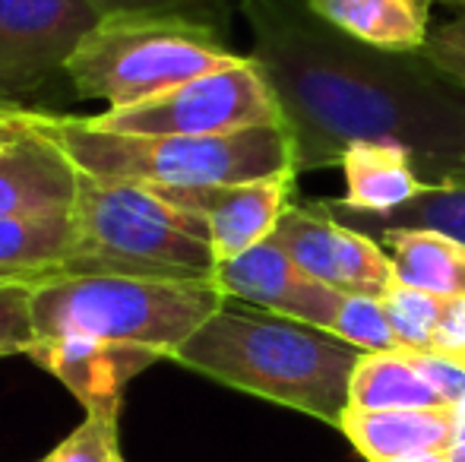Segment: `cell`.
<instances>
[{"instance_id": "1", "label": "cell", "mask_w": 465, "mask_h": 462, "mask_svg": "<svg viewBox=\"0 0 465 462\" xmlns=\"http://www.w3.org/2000/svg\"><path fill=\"white\" fill-rule=\"evenodd\" d=\"M251 61L279 102L298 174L339 165L355 143L405 146L430 187L465 184V83L424 51L342 35L307 0H241Z\"/></svg>"}, {"instance_id": "2", "label": "cell", "mask_w": 465, "mask_h": 462, "mask_svg": "<svg viewBox=\"0 0 465 462\" xmlns=\"http://www.w3.org/2000/svg\"><path fill=\"white\" fill-rule=\"evenodd\" d=\"M361 355L326 329L228 301L172 361L339 428L351 408V374Z\"/></svg>"}, {"instance_id": "3", "label": "cell", "mask_w": 465, "mask_h": 462, "mask_svg": "<svg viewBox=\"0 0 465 462\" xmlns=\"http://www.w3.org/2000/svg\"><path fill=\"white\" fill-rule=\"evenodd\" d=\"M38 130L67 152L76 172L114 184L215 187L294 174V146L285 123L215 136H124L95 127L89 117L29 112Z\"/></svg>"}, {"instance_id": "4", "label": "cell", "mask_w": 465, "mask_h": 462, "mask_svg": "<svg viewBox=\"0 0 465 462\" xmlns=\"http://www.w3.org/2000/svg\"><path fill=\"white\" fill-rule=\"evenodd\" d=\"M74 251L61 276L213 279L215 253L200 216L168 203L143 184H114L80 172Z\"/></svg>"}, {"instance_id": "5", "label": "cell", "mask_w": 465, "mask_h": 462, "mask_svg": "<svg viewBox=\"0 0 465 462\" xmlns=\"http://www.w3.org/2000/svg\"><path fill=\"white\" fill-rule=\"evenodd\" d=\"M228 304L215 279L48 276L32 289L35 339L114 342L174 358Z\"/></svg>"}, {"instance_id": "6", "label": "cell", "mask_w": 465, "mask_h": 462, "mask_svg": "<svg viewBox=\"0 0 465 462\" xmlns=\"http://www.w3.org/2000/svg\"><path fill=\"white\" fill-rule=\"evenodd\" d=\"M213 25L190 19L108 16L98 19L67 61L83 99H102L108 112L140 105L203 74L241 64Z\"/></svg>"}, {"instance_id": "7", "label": "cell", "mask_w": 465, "mask_h": 462, "mask_svg": "<svg viewBox=\"0 0 465 462\" xmlns=\"http://www.w3.org/2000/svg\"><path fill=\"white\" fill-rule=\"evenodd\" d=\"M95 127L124 136H215L282 123L279 102L251 54L232 67L203 74L140 105L89 117Z\"/></svg>"}, {"instance_id": "8", "label": "cell", "mask_w": 465, "mask_h": 462, "mask_svg": "<svg viewBox=\"0 0 465 462\" xmlns=\"http://www.w3.org/2000/svg\"><path fill=\"white\" fill-rule=\"evenodd\" d=\"M98 19L86 0H0V105L64 74Z\"/></svg>"}, {"instance_id": "9", "label": "cell", "mask_w": 465, "mask_h": 462, "mask_svg": "<svg viewBox=\"0 0 465 462\" xmlns=\"http://www.w3.org/2000/svg\"><path fill=\"white\" fill-rule=\"evenodd\" d=\"M272 241L307 276L342 295L383 298V291L396 282V270L383 244L339 222L323 210V203H292Z\"/></svg>"}, {"instance_id": "10", "label": "cell", "mask_w": 465, "mask_h": 462, "mask_svg": "<svg viewBox=\"0 0 465 462\" xmlns=\"http://www.w3.org/2000/svg\"><path fill=\"white\" fill-rule=\"evenodd\" d=\"M146 187V184H143ZM159 197L206 222L215 263H225L276 234L292 206L294 174L215 187H153Z\"/></svg>"}, {"instance_id": "11", "label": "cell", "mask_w": 465, "mask_h": 462, "mask_svg": "<svg viewBox=\"0 0 465 462\" xmlns=\"http://www.w3.org/2000/svg\"><path fill=\"white\" fill-rule=\"evenodd\" d=\"M213 279L228 301L251 304L257 310H270L326 333L332 329L339 304L345 298L342 291L326 289L323 282L307 276L272 238L241 257L219 263Z\"/></svg>"}, {"instance_id": "12", "label": "cell", "mask_w": 465, "mask_h": 462, "mask_svg": "<svg viewBox=\"0 0 465 462\" xmlns=\"http://www.w3.org/2000/svg\"><path fill=\"white\" fill-rule=\"evenodd\" d=\"M29 358L38 368L54 374L83 402L86 415H111V418H121L127 383L162 361V355L155 351L83 339V336L35 339Z\"/></svg>"}, {"instance_id": "13", "label": "cell", "mask_w": 465, "mask_h": 462, "mask_svg": "<svg viewBox=\"0 0 465 462\" xmlns=\"http://www.w3.org/2000/svg\"><path fill=\"white\" fill-rule=\"evenodd\" d=\"M25 130L0 155V219L29 212H61L74 206L76 165L45 130L23 112Z\"/></svg>"}, {"instance_id": "14", "label": "cell", "mask_w": 465, "mask_h": 462, "mask_svg": "<svg viewBox=\"0 0 465 462\" xmlns=\"http://www.w3.org/2000/svg\"><path fill=\"white\" fill-rule=\"evenodd\" d=\"M339 168L345 174V197L336 203L358 216H390L430 187L409 149L392 143H355L345 149Z\"/></svg>"}, {"instance_id": "15", "label": "cell", "mask_w": 465, "mask_h": 462, "mask_svg": "<svg viewBox=\"0 0 465 462\" xmlns=\"http://www.w3.org/2000/svg\"><path fill=\"white\" fill-rule=\"evenodd\" d=\"M339 431L368 462H392L411 453L447 450L456 431V406L364 412L349 408Z\"/></svg>"}, {"instance_id": "16", "label": "cell", "mask_w": 465, "mask_h": 462, "mask_svg": "<svg viewBox=\"0 0 465 462\" xmlns=\"http://www.w3.org/2000/svg\"><path fill=\"white\" fill-rule=\"evenodd\" d=\"M342 35L380 51H421L430 38V0H307Z\"/></svg>"}, {"instance_id": "17", "label": "cell", "mask_w": 465, "mask_h": 462, "mask_svg": "<svg viewBox=\"0 0 465 462\" xmlns=\"http://www.w3.org/2000/svg\"><path fill=\"white\" fill-rule=\"evenodd\" d=\"M390 253L396 282L437 298L465 295V244L434 229H377L371 231Z\"/></svg>"}, {"instance_id": "18", "label": "cell", "mask_w": 465, "mask_h": 462, "mask_svg": "<svg viewBox=\"0 0 465 462\" xmlns=\"http://www.w3.org/2000/svg\"><path fill=\"white\" fill-rule=\"evenodd\" d=\"M351 408H450L409 351H364L351 374Z\"/></svg>"}, {"instance_id": "19", "label": "cell", "mask_w": 465, "mask_h": 462, "mask_svg": "<svg viewBox=\"0 0 465 462\" xmlns=\"http://www.w3.org/2000/svg\"><path fill=\"white\" fill-rule=\"evenodd\" d=\"M74 251L70 210L0 219V270L25 276H57Z\"/></svg>"}, {"instance_id": "20", "label": "cell", "mask_w": 465, "mask_h": 462, "mask_svg": "<svg viewBox=\"0 0 465 462\" xmlns=\"http://www.w3.org/2000/svg\"><path fill=\"white\" fill-rule=\"evenodd\" d=\"M323 210L330 216H336L339 222L351 225V229L371 234L377 229H434L443 234H453L456 241L465 244V184H450V187H428L418 200H411L409 206L390 212V216H358L336 203L326 200Z\"/></svg>"}, {"instance_id": "21", "label": "cell", "mask_w": 465, "mask_h": 462, "mask_svg": "<svg viewBox=\"0 0 465 462\" xmlns=\"http://www.w3.org/2000/svg\"><path fill=\"white\" fill-rule=\"evenodd\" d=\"M443 301H447V298L409 289V285H402V282H392L390 289L383 291L380 304H383L386 320H390L392 333H396L399 349L415 351V355H428L430 346H434V333L443 314Z\"/></svg>"}, {"instance_id": "22", "label": "cell", "mask_w": 465, "mask_h": 462, "mask_svg": "<svg viewBox=\"0 0 465 462\" xmlns=\"http://www.w3.org/2000/svg\"><path fill=\"white\" fill-rule=\"evenodd\" d=\"M330 333L361 351H402L383 304L371 295H345Z\"/></svg>"}, {"instance_id": "23", "label": "cell", "mask_w": 465, "mask_h": 462, "mask_svg": "<svg viewBox=\"0 0 465 462\" xmlns=\"http://www.w3.org/2000/svg\"><path fill=\"white\" fill-rule=\"evenodd\" d=\"M102 19L108 16H153V19H190V23L213 25L225 16L228 6L241 0H86Z\"/></svg>"}, {"instance_id": "24", "label": "cell", "mask_w": 465, "mask_h": 462, "mask_svg": "<svg viewBox=\"0 0 465 462\" xmlns=\"http://www.w3.org/2000/svg\"><path fill=\"white\" fill-rule=\"evenodd\" d=\"M42 462H124L121 440H117V418L111 415H86L57 450H51Z\"/></svg>"}, {"instance_id": "25", "label": "cell", "mask_w": 465, "mask_h": 462, "mask_svg": "<svg viewBox=\"0 0 465 462\" xmlns=\"http://www.w3.org/2000/svg\"><path fill=\"white\" fill-rule=\"evenodd\" d=\"M32 289L35 282L0 285V358L29 355V349L35 346Z\"/></svg>"}, {"instance_id": "26", "label": "cell", "mask_w": 465, "mask_h": 462, "mask_svg": "<svg viewBox=\"0 0 465 462\" xmlns=\"http://www.w3.org/2000/svg\"><path fill=\"white\" fill-rule=\"evenodd\" d=\"M421 51L430 57V61L440 64L447 74H453L462 80L465 76V6H462L460 16L450 19L447 25L430 29V38Z\"/></svg>"}, {"instance_id": "27", "label": "cell", "mask_w": 465, "mask_h": 462, "mask_svg": "<svg viewBox=\"0 0 465 462\" xmlns=\"http://www.w3.org/2000/svg\"><path fill=\"white\" fill-rule=\"evenodd\" d=\"M409 355L415 358L418 370L428 377V383L443 396L447 406L465 402V364L450 361V358H440V355H415V351H409Z\"/></svg>"}, {"instance_id": "28", "label": "cell", "mask_w": 465, "mask_h": 462, "mask_svg": "<svg viewBox=\"0 0 465 462\" xmlns=\"http://www.w3.org/2000/svg\"><path fill=\"white\" fill-rule=\"evenodd\" d=\"M428 355H440V358H450V361L465 364V295L443 301V314H440V323H437L434 346H430Z\"/></svg>"}, {"instance_id": "29", "label": "cell", "mask_w": 465, "mask_h": 462, "mask_svg": "<svg viewBox=\"0 0 465 462\" xmlns=\"http://www.w3.org/2000/svg\"><path fill=\"white\" fill-rule=\"evenodd\" d=\"M25 130V117H23V108L16 105H0V155L13 146V143L23 136Z\"/></svg>"}, {"instance_id": "30", "label": "cell", "mask_w": 465, "mask_h": 462, "mask_svg": "<svg viewBox=\"0 0 465 462\" xmlns=\"http://www.w3.org/2000/svg\"><path fill=\"white\" fill-rule=\"evenodd\" d=\"M392 462H450L447 450H428V453H411V457L392 459Z\"/></svg>"}, {"instance_id": "31", "label": "cell", "mask_w": 465, "mask_h": 462, "mask_svg": "<svg viewBox=\"0 0 465 462\" xmlns=\"http://www.w3.org/2000/svg\"><path fill=\"white\" fill-rule=\"evenodd\" d=\"M6 282H42V276H25V272H10V270H0V285Z\"/></svg>"}, {"instance_id": "32", "label": "cell", "mask_w": 465, "mask_h": 462, "mask_svg": "<svg viewBox=\"0 0 465 462\" xmlns=\"http://www.w3.org/2000/svg\"><path fill=\"white\" fill-rule=\"evenodd\" d=\"M450 4H460V6H465V0H450Z\"/></svg>"}, {"instance_id": "33", "label": "cell", "mask_w": 465, "mask_h": 462, "mask_svg": "<svg viewBox=\"0 0 465 462\" xmlns=\"http://www.w3.org/2000/svg\"><path fill=\"white\" fill-rule=\"evenodd\" d=\"M462 83H465V76H462Z\"/></svg>"}, {"instance_id": "34", "label": "cell", "mask_w": 465, "mask_h": 462, "mask_svg": "<svg viewBox=\"0 0 465 462\" xmlns=\"http://www.w3.org/2000/svg\"><path fill=\"white\" fill-rule=\"evenodd\" d=\"M124 462H127V459H124Z\"/></svg>"}]
</instances>
